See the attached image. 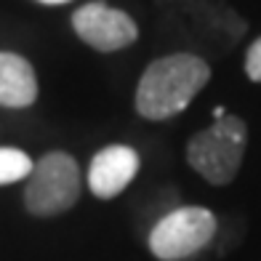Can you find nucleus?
<instances>
[{
	"instance_id": "5",
	"label": "nucleus",
	"mask_w": 261,
	"mask_h": 261,
	"mask_svg": "<svg viewBox=\"0 0 261 261\" xmlns=\"http://www.w3.org/2000/svg\"><path fill=\"white\" fill-rule=\"evenodd\" d=\"M72 30L86 45H91L93 51H101V54L123 51L139 38L136 21L125 11L112 8V6L101 3V0L86 3L75 11Z\"/></svg>"
},
{
	"instance_id": "3",
	"label": "nucleus",
	"mask_w": 261,
	"mask_h": 261,
	"mask_svg": "<svg viewBox=\"0 0 261 261\" xmlns=\"http://www.w3.org/2000/svg\"><path fill=\"white\" fill-rule=\"evenodd\" d=\"M80 197V168L67 152H48L32 165L24 187V205L32 216H59Z\"/></svg>"
},
{
	"instance_id": "6",
	"label": "nucleus",
	"mask_w": 261,
	"mask_h": 261,
	"mask_svg": "<svg viewBox=\"0 0 261 261\" xmlns=\"http://www.w3.org/2000/svg\"><path fill=\"white\" fill-rule=\"evenodd\" d=\"M141 158L128 144H110L99 149L88 165V189L99 200H112L136 179Z\"/></svg>"
},
{
	"instance_id": "9",
	"label": "nucleus",
	"mask_w": 261,
	"mask_h": 261,
	"mask_svg": "<svg viewBox=\"0 0 261 261\" xmlns=\"http://www.w3.org/2000/svg\"><path fill=\"white\" fill-rule=\"evenodd\" d=\"M245 75L248 80H253V83H261V38H256L251 45H248V54H245Z\"/></svg>"
},
{
	"instance_id": "8",
	"label": "nucleus",
	"mask_w": 261,
	"mask_h": 261,
	"mask_svg": "<svg viewBox=\"0 0 261 261\" xmlns=\"http://www.w3.org/2000/svg\"><path fill=\"white\" fill-rule=\"evenodd\" d=\"M32 158L14 147H0V187L24 181L32 171Z\"/></svg>"
},
{
	"instance_id": "10",
	"label": "nucleus",
	"mask_w": 261,
	"mask_h": 261,
	"mask_svg": "<svg viewBox=\"0 0 261 261\" xmlns=\"http://www.w3.org/2000/svg\"><path fill=\"white\" fill-rule=\"evenodd\" d=\"M221 117H227V110H224V107H216V110H213V120H221Z\"/></svg>"
},
{
	"instance_id": "1",
	"label": "nucleus",
	"mask_w": 261,
	"mask_h": 261,
	"mask_svg": "<svg viewBox=\"0 0 261 261\" xmlns=\"http://www.w3.org/2000/svg\"><path fill=\"white\" fill-rule=\"evenodd\" d=\"M208 59L179 51L155 59L136 86V112L147 120H171L208 86Z\"/></svg>"
},
{
	"instance_id": "7",
	"label": "nucleus",
	"mask_w": 261,
	"mask_h": 261,
	"mask_svg": "<svg viewBox=\"0 0 261 261\" xmlns=\"http://www.w3.org/2000/svg\"><path fill=\"white\" fill-rule=\"evenodd\" d=\"M38 99V75L24 56L0 51V107L21 110Z\"/></svg>"
},
{
	"instance_id": "4",
	"label": "nucleus",
	"mask_w": 261,
	"mask_h": 261,
	"mask_svg": "<svg viewBox=\"0 0 261 261\" xmlns=\"http://www.w3.org/2000/svg\"><path fill=\"white\" fill-rule=\"evenodd\" d=\"M219 229L216 216L203 205H181L152 227L149 251L160 261H181L195 256L213 240Z\"/></svg>"
},
{
	"instance_id": "2",
	"label": "nucleus",
	"mask_w": 261,
	"mask_h": 261,
	"mask_svg": "<svg viewBox=\"0 0 261 261\" xmlns=\"http://www.w3.org/2000/svg\"><path fill=\"white\" fill-rule=\"evenodd\" d=\"M248 149V125L243 117L227 115L187 141V163L213 187H227L243 165Z\"/></svg>"
},
{
	"instance_id": "11",
	"label": "nucleus",
	"mask_w": 261,
	"mask_h": 261,
	"mask_svg": "<svg viewBox=\"0 0 261 261\" xmlns=\"http://www.w3.org/2000/svg\"><path fill=\"white\" fill-rule=\"evenodd\" d=\"M43 6H62V3H69V0H38Z\"/></svg>"
}]
</instances>
